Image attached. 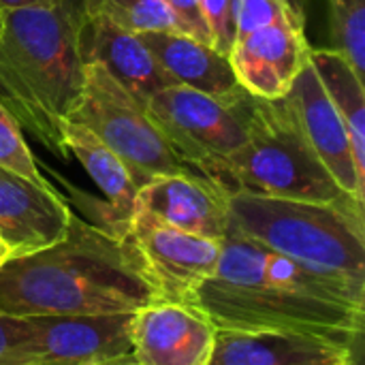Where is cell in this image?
Wrapping results in <instances>:
<instances>
[{"mask_svg": "<svg viewBox=\"0 0 365 365\" xmlns=\"http://www.w3.org/2000/svg\"><path fill=\"white\" fill-rule=\"evenodd\" d=\"M158 299L128 233L77 216L60 242L0 265V310L15 317L139 312Z\"/></svg>", "mask_w": 365, "mask_h": 365, "instance_id": "cell-1", "label": "cell"}, {"mask_svg": "<svg viewBox=\"0 0 365 365\" xmlns=\"http://www.w3.org/2000/svg\"><path fill=\"white\" fill-rule=\"evenodd\" d=\"M88 17L90 0H32L2 11L0 103L62 158L60 126L83 90L79 34Z\"/></svg>", "mask_w": 365, "mask_h": 365, "instance_id": "cell-2", "label": "cell"}, {"mask_svg": "<svg viewBox=\"0 0 365 365\" xmlns=\"http://www.w3.org/2000/svg\"><path fill=\"white\" fill-rule=\"evenodd\" d=\"M195 308L225 331L302 334L349 344L365 329V310L297 293L269 278L257 265L250 240L231 229L220 242L214 276L195 293Z\"/></svg>", "mask_w": 365, "mask_h": 365, "instance_id": "cell-3", "label": "cell"}, {"mask_svg": "<svg viewBox=\"0 0 365 365\" xmlns=\"http://www.w3.org/2000/svg\"><path fill=\"white\" fill-rule=\"evenodd\" d=\"M229 229L323 276L365 291L364 203L227 195Z\"/></svg>", "mask_w": 365, "mask_h": 365, "instance_id": "cell-4", "label": "cell"}, {"mask_svg": "<svg viewBox=\"0 0 365 365\" xmlns=\"http://www.w3.org/2000/svg\"><path fill=\"white\" fill-rule=\"evenodd\" d=\"M227 195L344 203L346 195L310 148L287 96H255L246 141L222 158L197 167Z\"/></svg>", "mask_w": 365, "mask_h": 365, "instance_id": "cell-5", "label": "cell"}, {"mask_svg": "<svg viewBox=\"0 0 365 365\" xmlns=\"http://www.w3.org/2000/svg\"><path fill=\"white\" fill-rule=\"evenodd\" d=\"M66 120L94 133L122 160L137 188L165 175L199 173L173 152L145 103L122 88L101 64H86L81 96Z\"/></svg>", "mask_w": 365, "mask_h": 365, "instance_id": "cell-6", "label": "cell"}, {"mask_svg": "<svg viewBox=\"0 0 365 365\" xmlns=\"http://www.w3.org/2000/svg\"><path fill=\"white\" fill-rule=\"evenodd\" d=\"M252 103V94L229 103L184 86H169L152 94L145 109L173 152L197 169L246 141Z\"/></svg>", "mask_w": 365, "mask_h": 365, "instance_id": "cell-7", "label": "cell"}, {"mask_svg": "<svg viewBox=\"0 0 365 365\" xmlns=\"http://www.w3.org/2000/svg\"><path fill=\"white\" fill-rule=\"evenodd\" d=\"M126 233L158 297L195 306L197 289L218 267L220 242L169 227L143 210L133 212Z\"/></svg>", "mask_w": 365, "mask_h": 365, "instance_id": "cell-8", "label": "cell"}, {"mask_svg": "<svg viewBox=\"0 0 365 365\" xmlns=\"http://www.w3.org/2000/svg\"><path fill=\"white\" fill-rule=\"evenodd\" d=\"M36 365H96L130 353L135 312L28 317Z\"/></svg>", "mask_w": 365, "mask_h": 365, "instance_id": "cell-9", "label": "cell"}, {"mask_svg": "<svg viewBox=\"0 0 365 365\" xmlns=\"http://www.w3.org/2000/svg\"><path fill=\"white\" fill-rule=\"evenodd\" d=\"M308 53L304 19H289L237 36L229 60L248 94L282 98L308 64Z\"/></svg>", "mask_w": 365, "mask_h": 365, "instance_id": "cell-10", "label": "cell"}, {"mask_svg": "<svg viewBox=\"0 0 365 365\" xmlns=\"http://www.w3.org/2000/svg\"><path fill=\"white\" fill-rule=\"evenodd\" d=\"M216 327L195 306L154 302L133 321L130 353L139 365H207Z\"/></svg>", "mask_w": 365, "mask_h": 365, "instance_id": "cell-11", "label": "cell"}, {"mask_svg": "<svg viewBox=\"0 0 365 365\" xmlns=\"http://www.w3.org/2000/svg\"><path fill=\"white\" fill-rule=\"evenodd\" d=\"M297 115V122L336 184L359 203L365 197V173L355 163V152L351 145L349 130L329 101L317 71L310 60L295 77L291 90L284 94Z\"/></svg>", "mask_w": 365, "mask_h": 365, "instance_id": "cell-12", "label": "cell"}, {"mask_svg": "<svg viewBox=\"0 0 365 365\" xmlns=\"http://www.w3.org/2000/svg\"><path fill=\"white\" fill-rule=\"evenodd\" d=\"M71 210L47 186L0 167V242L11 257L30 255L60 242Z\"/></svg>", "mask_w": 365, "mask_h": 365, "instance_id": "cell-13", "label": "cell"}, {"mask_svg": "<svg viewBox=\"0 0 365 365\" xmlns=\"http://www.w3.org/2000/svg\"><path fill=\"white\" fill-rule=\"evenodd\" d=\"M135 210H143L180 231L222 242L229 233L227 192L201 173L156 178L137 192Z\"/></svg>", "mask_w": 365, "mask_h": 365, "instance_id": "cell-14", "label": "cell"}, {"mask_svg": "<svg viewBox=\"0 0 365 365\" xmlns=\"http://www.w3.org/2000/svg\"><path fill=\"white\" fill-rule=\"evenodd\" d=\"M79 53L83 64H101L141 103L171 86L141 36L105 15L88 17L79 34Z\"/></svg>", "mask_w": 365, "mask_h": 365, "instance_id": "cell-15", "label": "cell"}, {"mask_svg": "<svg viewBox=\"0 0 365 365\" xmlns=\"http://www.w3.org/2000/svg\"><path fill=\"white\" fill-rule=\"evenodd\" d=\"M139 36L171 86H184L229 103L248 94L237 81L229 56L212 45L178 32H143Z\"/></svg>", "mask_w": 365, "mask_h": 365, "instance_id": "cell-16", "label": "cell"}, {"mask_svg": "<svg viewBox=\"0 0 365 365\" xmlns=\"http://www.w3.org/2000/svg\"><path fill=\"white\" fill-rule=\"evenodd\" d=\"M349 344L278 331H225L216 329L207 365H342Z\"/></svg>", "mask_w": 365, "mask_h": 365, "instance_id": "cell-17", "label": "cell"}, {"mask_svg": "<svg viewBox=\"0 0 365 365\" xmlns=\"http://www.w3.org/2000/svg\"><path fill=\"white\" fill-rule=\"evenodd\" d=\"M60 135L66 152H71L83 165L88 175L105 195L109 203L107 229L118 235H126L139 192L126 167L94 133L77 122L64 120L60 126Z\"/></svg>", "mask_w": 365, "mask_h": 365, "instance_id": "cell-18", "label": "cell"}, {"mask_svg": "<svg viewBox=\"0 0 365 365\" xmlns=\"http://www.w3.org/2000/svg\"><path fill=\"white\" fill-rule=\"evenodd\" d=\"M312 68L317 71L329 101L340 113L351 145L355 152V163L365 173V83L353 68V64L336 49H312L308 53Z\"/></svg>", "mask_w": 365, "mask_h": 365, "instance_id": "cell-19", "label": "cell"}, {"mask_svg": "<svg viewBox=\"0 0 365 365\" xmlns=\"http://www.w3.org/2000/svg\"><path fill=\"white\" fill-rule=\"evenodd\" d=\"M90 15H105L118 26L143 32H178V24L165 0H90Z\"/></svg>", "mask_w": 365, "mask_h": 365, "instance_id": "cell-20", "label": "cell"}, {"mask_svg": "<svg viewBox=\"0 0 365 365\" xmlns=\"http://www.w3.org/2000/svg\"><path fill=\"white\" fill-rule=\"evenodd\" d=\"M336 51L346 56L355 73H365V0H329Z\"/></svg>", "mask_w": 365, "mask_h": 365, "instance_id": "cell-21", "label": "cell"}, {"mask_svg": "<svg viewBox=\"0 0 365 365\" xmlns=\"http://www.w3.org/2000/svg\"><path fill=\"white\" fill-rule=\"evenodd\" d=\"M0 167L34 182V184H47L43 175L38 173V167L24 141L21 128L13 113L0 103Z\"/></svg>", "mask_w": 365, "mask_h": 365, "instance_id": "cell-22", "label": "cell"}, {"mask_svg": "<svg viewBox=\"0 0 365 365\" xmlns=\"http://www.w3.org/2000/svg\"><path fill=\"white\" fill-rule=\"evenodd\" d=\"M289 19H304V11L299 9L295 0H237L235 2L237 36H244L257 28H263L276 21H289Z\"/></svg>", "mask_w": 365, "mask_h": 365, "instance_id": "cell-23", "label": "cell"}, {"mask_svg": "<svg viewBox=\"0 0 365 365\" xmlns=\"http://www.w3.org/2000/svg\"><path fill=\"white\" fill-rule=\"evenodd\" d=\"M0 365H36L28 317H15L0 310Z\"/></svg>", "mask_w": 365, "mask_h": 365, "instance_id": "cell-24", "label": "cell"}, {"mask_svg": "<svg viewBox=\"0 0 365 365\" xmlns=\"http://www.w3.org/2000/svg\"><path fill=\"white\" fill-rule=\"evenodd\" d=\"M235 2L237 0H201L203 17L212 36V47L225 56L231 53L235 36H237Z\"/></svg>", "mask_w": 365, "mask_h": 365, "instance_id": "cell-25", "label": "cell"}, {"mask_svg": "<svg viewBox=\"0 0 365 365\" xmlns=\"http://www.w3.org/2000/svg\"><path fill=\"white\" fill-rule=\"evenodd\" d=\"M165 2L178 24L180 34H186L199 43L212 45V36L203 17L201 0H165Z\"/></svg>", "mask_w": 365, "mask_h": 365, "instance_id": "cell-26", "label": "cell"}, {"mask_svg": "<svg viewBox=\"0 0 365 365\" xmlns=\"http://www.w3.org/2000/svg\"><path fill=\"white\" fill-rule=\"evenodd\" d=\"M364 336L365 329L353 336V340L349 342V355L342 365H364Z\"/></svg>", "mask_w": 365, "mask_h": 365, "instance_id": "cell-27", "label": "cell"}, {"mask_svg": "<svg viewBox=\"0 0 365 365\" xmlns=\"http://www.w3.org/2000/svg\"><path fill=\"white\" fill-rule=\"evenodd\" d=\"M96 365H139L137 359L133 357V353L124 355V357H118V359H111V361H105V364H96Z\"/></svg>", "mask_w": 365, "mask_h": 365, "instance_id": "cell-28", "label": "cell"}, {"mask_svg": "<svg viewBox=\"0 0 365 365\" xmlns=\"http://www.w3.org/2000/svg\"><path fill=\"white\" fill-rule=\"evenodd\" d=\"M32 0H0V9H15V6H21V4H28Z\"/></svg>", "mask_w": 365, "mask_h": 365, "instance_id": "cell-29", "label": "cell"}, {"mask_svg": "<svg viewBox=\"0 0 365 365\" xmlns=\"http://www.w3.org/2000/svg\"><path fill=\"white\" fill-rule=\"evenodd\" d=\"M6 259H9V252H6V248L2 246V242H0V265H2Z\"/></svg>", "mask_w": 365, "mask_h": 365, "instance_id": "cell-30", "label": "cell"}, {"mask_svg": "<svg viewBox=\"0 0 365 365\" xmlns=\"http://www.w3.org/2000/svg\"><path fill=\"white\" fill-rule=\"evenodd\" d=\"M0 30H2V9H0Z\"/></svg>", "mask_w": 365, "mask_h": 365, "instance_id": "cell-31", "label": "cell"}]
</instances>
